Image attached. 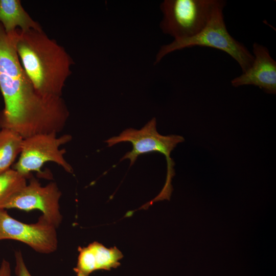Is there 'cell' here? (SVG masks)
Here are the masks:
<instances>
[{
	"mask_svg": "<svg viewBox=\"0 0 276 276\" xmlns=\"http://www.w3.org/2000/svg\"><path fill=\"white\" fill-rule=\"evenodd\" d=\"M27 179L13 169L0 174V209L26 185Z\"/></svg>",
	"mask_w": 276,
	"mask_h": 276,
	"instance_id": "4fadbf2b",
	"label": "cell"
},
{
	"mask_svg": "<svg viewBox=\"0 0 276 276\" xmlns=\"http://www.w3.org/2000/svg\"><path fill=\"white\" fill-rule=\"evenodd\" d=\"M56 229L42 215L36 223L28 224L13 218L5 209H0V240L19 241L38 253L49 254L58 247Z\"/></svg>",
	"mask_w": 276,
	"mask_h": 276,
	"instance_id": "52a82bcc",
	"label": "cell"
},
{
	"mask_svg": "<svg viewBox=\"0 0 276 276\" xmlns=\"http://www.w3.org/2000/svg\"><path fill=\"white\" fill-rule=\"evenodd\" d=\"M16 193L3 209H17L26 211L39 210L42 216L57 228L61 224L62 216L59 201L61 192L55 182L42 186L34 178Z\"/></svg>",
	"mask_w": 276,
	"mask_h": 276,
	"instance_id": "ba28073f",
	"label": "cell"
},
{
	"mask_svg": "<svg viewBox=\"0 0 276 276\" xmlns=\"http://www.w3.org/2000/svg\"><path fill=\"white\" fill-rule=\"evenodd\" d=\"M12 33L20 63L36 91L45 98L62 97L74 63L64 48L42 30L16 29Z\"/></svg>",
	"mask_w": 276,
	"mask_h": 276,
	"instance_id": "7a4b0ae2",
	"label": "cell"
},
{
	"mask_svg": "<svg viewBox=\"0 0 276 276\" xmlns=\"http://www.w3.org/2000/svg\"><path fill=\"white\" fill-rule=\"evenodd\" d=\"M254 61L245 72L232 79V86L237 87L251 85L259 87L265 93H276V62L268 49L257 42L252 44Z\"/></svg>",
	"mask_w": 276,
	"mask_h": 276,
	"instance_id": "9c48e42d",
	"label": "cell"
},
{
	"mask_svg": "<svg viewBox=\"0 0 276 276\" xmlns=\"http://www.w3.org/2000/svg\"><path fill=\"white\" fill-rule=\"evenodd\" d=\"M72 139L70 134L57 136L56 132L37 134L24 139L18 161L12 169L27 179L31 173H41V168L47 162H54L65 171L73 173L72 166L65 159V149H60Z\"/></svg>",
	"mask_w": 276,
	"mask_h": 276,
	"instance_id": "8992f818",
	"label": "cell"
},
{
	"mask_svg": "<svg viewBox=\"0 0 276 276\" xmlns=\"http://www.w3.org/2000/svg\"><path fill=\"white\" fill-rule=\"evenodd\" d=\"M78 251L77 263L73 269L77 276H89L96 270L116 268L123 257L116 246L107 248L97 241L86 247H79Z\"/></svg>",
	"mask_w": 276,
	"mask_h": 276,
	"instance_id": "30bf717a",
	"label": "cell"
},
{
	"mask_svg": "<svg viewBox=\"0 0 276 276\" xmlns=\"http://www.w3.org/2000/svg\"><path fill=\"white\" fill-rule=\"evenodd\" d=\"M0 24L8 33L16 29L42 30L25 10L19 0H0Z\"/></svg>",
	"mask_w": 276,
	"mask_h": 276,
	"instance_id": "8fae6325",
	"label": "cell"
},
{
	"mask_svg": "<svg viewBox=\"0 0 276 276\" xmlns=\"http://www.w3.org/2000/svg\"><path fill=\"white\" fill-rule=\"evenodd\" d=\"M24 139L14 131L0 129V174L10 169L20 154Z\"/></svg>",
	"mask_w": 276,
	"mask_h": 276,
	"instance_id": "7c38bea8",
	"label": "cell"
},
{
	"mask_svg": "<svg viewBox=\"0 0 276 276\" xmlns=\"http://www.w3.org/2000/svg\"><path fill=\"white\" fill-rule=\"evenodd\" d=\"M11 274L10 263L3 259L0 265V276H11Z\"/></svg>",
	"mask_w": 276,
	"mask_h": 276,
	"instance_id": "9a60e30c",
	"label": "cell"
},
{
	"mask_svg": "<svg viewBox=\"0 0 276 276\" xmlns=\"http://www.w3.org/2000/svg\"><path fill=\"white\" fill-rule=\"evenodd\" d=\"M15 272L16 276H32L28 269L22 254L20 250L15 251Z\"/></svg>",
	"mask_w": 276,
	"mask_h": 276,
	"instance_id": "5bb4252c",
	"label": "cell"
},
{
	"mask_svg": "<svg viewBox=\"0 0 276 276\" xmlns=\"http://www.w3.org/2000/svg\"><path fill=\"white\" fill-rule=\"evenodd\" d=\"M0 90L4 108L0 128L12 130L23 139L62 131L69 117L62 98H45L35 90L18 57L12 35L0 25Z\"/></svg>",
	"mask_w": 276,
	"mask_h": 276,
	"instance_id": "6da1fadb",
	"label": "cell"
},
{
	"mask_svg": "<svg viewBox=\"0 0 276 276\" xmlns=\"http://www.w3.org/2000/svg\"><path fill=\"white\" fill-rule=\"evenodd\" d=\"M222 0H165L160 6L162 31L174 38L192 37L207 25Z\"/></svg>",
	"mask_w": 276,
	"mask_h": 276,
	"instance_id": "5b68a950",
	"label": "cell"
},
{
	"mask_svg": "<svg viewBox=\"0 0 276 276\" xmlns=\"http://www.w3.org/2000/svg\"><path fill=\"white\" fill-rule=\"evenodd\" d=\"M183 136L171 134L163 135L156 129V121L152 118L140 129L128 128L123 131L119 135L112 137L105 141L108 147H111L121 142H130L132 149L127 152L121 158L130 160V166L133 165L137 157L141 154L158 152L165 155L167 161V177L165 185L155 201L170 199L172 191L171 181L175 175L174 166L175 163L171 158V152L178 144L184 142Z\"/></svg>",
	"mask_w": 276,
	"mask_h": 276,
	"instance_id": "277c9868",
	"label": "cell"
},
{
	"mask_svg": "<svg viewBox=\"0 0 276 276\" xmlns=\"http://www.w3.org/2000/svg\"><path fill=\"white\" fill-rule=\"evenodd\" d=\"M225 1L215 9L205 27L196 35L186 39H175L159 49L155 63L168 54L196 46L220 50L231 56L240 65L242 73L251 66L254 56L245 46L235 39L228 32L224 20L223 10Z\"/></svg>",
	"mask_w": 276,
	"mask_h": 276,
	"instance_id": "3957f363",
	"label": "cell"
}]
</instances>
